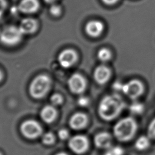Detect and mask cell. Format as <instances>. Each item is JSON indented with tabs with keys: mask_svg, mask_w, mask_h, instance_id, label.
<instances>
[{
	"mask_svg": "<svg viewBox=\"0 0 155 155\" xmlns=\"http://www.w3.org/2000/svg\"><path fill=\"white\" fill-rule=\"evenodd\" d=\"M125 107V103L118 94L105 96L100 101L97 112L100 117L105 121L116 119Z\"/></svg>",
	"mask_w": 155,
	"mask_h": 155,
	"instance_id": "cell-1",
	"label": "cell"
},
{
	"mask_svg": "<svg viewBox=\"0 0 155 155\" xmlns=\"http://www.w3.org/2000/svg\"><path fill=\"white\" fill-rule=\"evenodd\" d=\"M137 124L131 116L123 117L114 125L113 128V136L120 142H127L132 140L137 131Z\"/></svg>",
	"mask_w": 155,
	"mask_h": 155,
	"instance_id": "cell-2",
	"label": "cell"
},
{
	"mask_svg": "<svg viewBox=\"0 0 155 155\" xmlns=\"http://www.w3.org/2000/svg\"><path fill=\"white\" fill-rule=\"evenodd\" d=\"M50 85V78L45 74L37 76L31 82L29 87L30 95L35 99L44 97L48 92Z\"/></svg>",
	"mask_w": 155,
	"mask_h": 155,
	"instance_id": "cell-3",
	"label": "cell"
},
{
	"mask_svg": "<svg viewBox=\"0 0 155 155\" xmlns=\"http://www.w3.org/2000/svg\"><path fill=\"white\" fill-rule=\"evenodd\" d=\"M120 89L122 92L129 99L136 100L143 94L145 85L140 80L133 79L122 84Z\"/></svg>",
	"mask_w": 155,
	"mask_h": 155,
	"instance_id": "cell-4",
	"label": "cell"
},
{
	"mask_svg": "<svg viewBox=\"0 0 155 155\" xmlns=\"http://www.w3.org/2000/svg\"><path fill=\"white\" fill-rule=\"evenodd\" d=\"M21 134L27 139L34 140L42 135V128L36 120L28 119L24 121L19 128Z\"/></svg>",
	"mask_w": 155,
	"mask_h": 155,
	"instance_id": "cell-5",
	"label": "cell"
},
{
	"mask_svg": "<svg viewBox=\"0 0 155 155\" xmlns=\"http://www.w3.org/2000/svg\"><path fill=\"white\" fill-rule=\"evenodd\" d=\"M22 35L19 27L13 25L8 26L0 32V41L6 45H15L20 42Z\"/></svg>",
	"mask_w": 155,
	"mask_h": 155,
	"instance_id": "cell-6",
	"label": "cell"
},
{
	"mask_svg": "<svg viewBox=\"0 0 155 155\" xmlns=\"http://www.w3.org/2000/svg\"><path fill=\"white\" fill-rule=\"evenodd\" d=\"M68 140V147L74 154L80 155L88 151L90 143L86 136L76 134L70 137Z\"/></svg>",
	"mask_w": 155,
	"mask_h": 155,
	"instance_id": "cell-7",
	"label": "cell"
},
{
	"mask_svg": "<svg viewBox=\"0 0 155 155\" xmlns=\"http://www.w3.org/2000/svg\"><path fill=\"white\" fill-rule=\"evenodd\" d=\"M86 81L80 74H72L68 80V85L70 91L74 94L82 93L86 88Z\"/></svg>",
	"mask_w": 155,
	"mask_h": 155,
	"instance_id": "cell-8",
	"label": "cell"
},
{
	"mask_svg": "<svg viewBox=\"0 0 155 155\" xmlns=\"http://www.w3.org/2000/svg\"><path fill=\"white\" fill-rule=\"evenodd\" d=\"M94 146L99 149L107 150L112 146L113 137L111 134L107 131H102L97 133L94 138Z\"/></svg>",
	"mask_w": 155,
	"mask_h": 155,
	"instance_id": "cell-9",
	"label": "cell"
},
{
	"mask_svg": "<svg viewBox=\"0 0 155 155\" xmlns=\"http://www.w3.org/2000/svg\"><path fill=\"white\" fill-rule=\"evenodd\" d=\"M77 58V54L73 50L66 49L59 53L58 62L62 67L67 68L71 67L75 63Z\"/></svg>",
	"mask_w": 155,
	"mask_h": 155,
	"instance_id": "cell-10",
	"label": "cell"
},
{
	"mask_svg": "<svg viewBox=\"0 0 155 155\" xmlns=\"http://www.w3.org/2000/svg\"><path fill=\"white\" fill-rule=\"evenodd\" d=\"M111 77V71L105 65L97 66L93 73V78L96 83L99 85L106 84Z\"/></svg>",
	"mask_w": 155,
	"mask_h": 155,
	"instance_id": "cell-11",
	"label": "cell"
},
{
	"mask_svg": "<svg viewBox=\"0 0 155 155\" xmlns=\"http://www.w3.org/2000/svg\"><path fill=\"white\" fill-rule=\"evenodd\" d=\"M88 124L87 115L82 113H76L71 116L69 120V126L74 130H79L84 128Z\"/></svg>",
	"mask_w": 155,
	"mask_h": 155,
	"instance_id": "cell-12",
	"label": "cell"
},
{
	"mask_svg": "<svg viewBox=\"0 0 155 155\" xmlns=\"http://www.w3.org/2000/svg\"><path fill=\"white\" fill-rule=\"evenodd\" d=\"M104 29V24L99 21L93 20L87 23L85 30L87 34L93 38L99 36Z\"/></svg>",
	"mask_w": 155,
	"mask_h": 155,
	"instance_id": "cell-13",
	"label": "cell"
},
{
	"mask_svg": "<svg viewBox=\"0 0 155 155\" xmlns=\"http://www.w3.org/2000/svg\"><path fill=\"white\" fill-rule=\"evenodd\" d=\"M38 27L37 21L33 18H25L22 19L19 25V29L22 34H31Z\"/></svg>",
	"mask_w": 155,
	"mask_h": 155,
	"instance_id": "cell-14",
	"label": "cell"
},
{
	"mask_svg": "<svg viewBox=\"0 0 155 155\" xmlns=\"http://www.w3.org/2000/svg\"><path fill=\"white\" fill-rule=\"evenodd\" d=\"M39 6L38 0H22L18 5V9L22 13H32L38 10Z\"/></svg>",
	"mask_w": 155,
	"mask_h": 155,
	"instance_id": "cell-15",
	"label": "cell"
},
{
	"mask_svg": "<svg viewBox=\"0 0 155 155\" xmlns=\"http://www.w3.org/2000/svg\"><path fill=\"white\" fill-rule=\"evenodd\" d=\"M40 116L42 120L47 123H52L57 116V111L52 105H46L41 111Z\"/></svg>",
	"mask_w": 155,
	"mask_h": 155,
	"instance_id": "cell-16",
	"label": "cell"
},
{
	"mask_svg": "<svg viewBox=\"0 0 155 155\" xmlns=\"http://www.w3.org/2000/svg\"><path fill=\"white\" fill-rule=\"evenodd\" d=\"M150 146V139L147 136L139 137L134 143V147L138 151H144Z\"/></svg>",
	"mask_w": 155,
	"mask_h": 155,
	"instance_id": "cell-17",
	"label": "cell"
},
{
	"mask_svg": "<svg viewBox=\"0 0 155 155\" xmlns=\"http://www.w3.org/2000/svg\"><path fill=\"white\" fill-rule=\"evenodd\" d=\"M97 58L99 61L103 62L109 61L112 58V53L110 50L107 48L104 47L101 48L97 54Z\"/></svg>",
	"mask_w": 155,
	"mask_h": 155,
	"instance_id": "cell-18",
	"label": "cell"
},
{
	"mask_svg": "<svg viewBox=\"0 0 155 155\" xmlns=\"http://www.w3.org/2000/svg\"><path fill=\"white\" fill-rule=\"evenodd\" d=\"M56 141V137L54 134L51 132H47L42 134L41 137V142L42 144L46 146H50L54 143Z\"/></svg>",
	"mask_w": 155,
	"mask_h": 155,
	"instance_id": "cell-19",
	"label": "cell"
},
{
	"mask_svg": "<svg viewBox=\"0 0 155 155\" xmlns=\"http://www.w3.org/2000/svg\"><path fill=\"white\" fill-rule=\"evenodd\" d=\"M124 150L120 146H111L106 150L104 155H124Z\"/></svg>",
	"mask_w": 155,
	"mask_h": 155,
	"instance_id": "cell-20",
	"label": "cell"
},
{
	"mask_svg": "<svg viewBox=\"0 0 155 155\" xmlns=\"http://www.w3.org/2000/svg\"><path fill=\"white\" fill-rule=\"evenodd\" d=\"M147 136L153 140H155V117L150 122L147 128Z\"/></svg>",
	"mask_w": 155,
	"mask_h": 155,
	"instance_id": "cell-21",
	"label": "cell"
},
{
	"mask_svg": "<svg viewBox=\"0 0 155 155\" xmlns=\"http://www.w3.org/2000/svg\"><path fill=\"white\" fill-rule=\"evenodd\" d=\"M50 101L53 105H59L63 102V98L59 94H53L50 97Z\"/></svg>",
	"mask_w": 155,
	"mask_h": 155,
	"instance_id": "cell-22",
	"label": "cell"
},
{
	"mask_svg": "<svg viewBox=\"0 0 155 155\" xmlns=\"http://www.w3.org/2000/svg\"><path fill=\"white\" fill-rule=\"evenodd\" d=\"M58 136L61 140H65L70 138L69 131L65 128H62L58 132Z\"/></svg>",
	"mask_w": 155,
	"mask_h": 155,
	"instance_id": "cell-23",
	"label": "cell"
},
{
	"mask_svg": "<svg viewBox=\"0 0 155 155\" xmlns=\"http://www.w3.org/2000/svg\"><path fill=\"white\" fill-rule=\"evenodd\" d=\"M50 12L53 16H59L61 12V7L56 4L52 5L50 8Z\"/></svg>",
	"mask_w": 155,
	"mask_h": 155,
	"instance_id": "cell-24",
	"label": "cell"
},
{
	"mask_svg": "<svg viewBox=\"0 0 155 155\" xmlns=\"http://www.w3.org/2000/svg\"><path fill=\"white\" fill-rule=\"evenodd\" d=\"M143 110V108L142 105H140V104H136V105H133L130 108L131 111L137 114L142 113Z\"/></svg>",
	"mask_w": 155,
	"mask_h": 155,
	"instance_id": "cell-25",
	"label": "cell"
},
{
	"mask_svg": "<svg viewBox=\"0 0 155 155\" xmlns=\"http://www.w3.org/2000/svg\"><path fill=\"white\" fill-rule=\"evenodd\" d=\"M89 103V100L87 97L84 96H81L78 99V104L81 107H85L88 105Z\"/></svg>",
	"mask_w": 155,
	"mask_h": 155,
	"instance_id": "cell-26",
	"label": "cell"
},
{
	"mask_svg": "<svg viewBox=\"0 0 155 155\" xmlns=\"http://www.w3.org/2000/svg\"><path fill=\"white\" fill-rule=\"evenodd\" d=\"M6 1L5 0H0V17L2 15L6 7Z\"/></svg>",
	"mask_w": 155,
	"mask_h": 155,
	"instance_id": "cell-27",
	"label": "cell"
},
{
	"mask_svg": "<svg viewBox=\"0 0 155 155\" xmlns=\"http://www.w3.org/2000/svg\"><path fill=\"white\" fill-rule=\"evenodd\" d=\"M102 2L107 5H113L117 4L119 0H101Z\"/></svg>",
	"mask_w": 155,
	"mask_h": 155,
	"instance_id": "cell-28",
	"label": "cell"
},
{
	"mask_svg": "<svg viewBox=\"0 0 155 155\" xmlns=\"http://www.w3.org/2000/svg\"><path fill=\"white\" fill-rule=\"evenodd\" d=\"M54 155H69V154H68L67 153H64V152H59V153H56V154H54Z\"/></svg>",
	"mask_w": 155,
	"mask_h": 155,
	"instance_id": "cell-29",
	"label": "cell"
},
{
	"mask_svg": "<svg viewBox=\"0 0 155 155\" xmlns=\"http://www.w3.org/2000/svg\"><path fill=\"white\" fill-rule=\"evenodd\" d=\"M44 1L47 3H51V2H53L54 1H55L56 0H44Z\"/></svg>",
	"mask_w": 155,
	"mask_h": 155,
	"instance_id": "cell-30",
	"label": "cell"
},
{
	"mask_svg": "<svg viewBox=\"0 0 155 155\" xmlns=\"http://www.w3.org/2000/svg\"><path fill=\"white\" fill-rule=\"evenodd\" d=\"M2 72L0 70V81L2 79Z\"/></svg>",
	"mask_w": 155,
	"mask_h": 155,
	"instance_id": "cell-31",
	"label": "cell"
},
{
	"mask_svg": "<svg viewBox=\"0 0 155 155\" xmlns=\"http://www.w3.org/2000/svg\"><path fill=\"white\" fill-rule=\"evenodd\" d=\"M0 155H2V154L1 152H0Z\"/></svg>",
	"mask_w": 155,
	"mask_h": 155,
	"instance_id": "cell-32",
	"label": "cell"
}]
</instances>
